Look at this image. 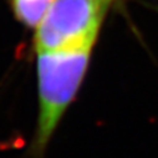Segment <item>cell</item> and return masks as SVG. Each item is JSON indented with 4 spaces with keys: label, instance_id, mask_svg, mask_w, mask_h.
<instances>
[{
    "label": "cell",
    "instance_id": "3",
    "mask_svg": "<svg viewBox=\"0 0 158 158\" xmlns=\"http://www.w3.org/2000/svg\"><path fill=\"white\" fill-rule=\"evenodd\" d=\"M52 3L54 0H11L16 19L30 27L40 25Z\"/></svg>",
    "mask_w": 158,
    "mask_h": 158
},
{
    "label": "cell",
    "instance_id": "1",
    "mask_svg": "<svg viewBox=\"0 0 158 158\" xmlns=\"http://www.w3.org/2000/svg\"><path fill=\"white\" fill-rule=\"evenodd\" d=\"M92 46L37 52L39 112L23 158H46L50 142L86 75Z\"/></svg>",
    "mask_w": 158,
    "mask_h": 158
},
{
    "label": "cell",
    "instance_id": "2",
    "mask_svg": "<svg viewBox=\"0 0 158 158\" xmlns=\"http://www.w3.org/2000/svg\"><path fill=\"white\" fill-rule=\"evenodd\" d=\"M107 6L101 0H54L36 27L37 52L94 46Z\"/></svg>",
    "mask_w": 158,
    "mask_h": 158
},
{
    "label": "cell",
    "instance_id": "4",
    "mask_svg": "<svg viewBox=\"0 0 158 158\" xmlns=\"http://www.w3.org/2000/svg\"><path fill=\"white\" fill-rule=\"evenodd\" d=\"M101 2H103L105 4H107V5H108V4H110V3L112 2V0H101Z\"/></svg>",
    "mask_w": 158,
    "mask_h": 158
}]
</instances>
